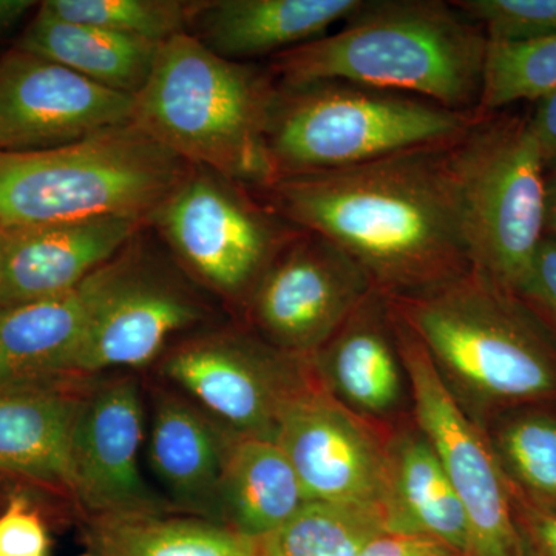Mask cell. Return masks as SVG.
<instances>
[{
    "label": "cell",
    "mask_w": 556,
    "mask_h": 556,
    "mask_svg": "<svg viewBox=\"0 0 556 556\" xmlns=\"http://www.w3.org/2000/svg\"><path fill=\"white\" fill-rule=\"evenodd\" d=\"M387 530L427 536L468 556L470 527L433 448L419 430L388 438Z\"/></svg>",
    "instance_id": "obj_21"
},
{
    "label": "cell",
    "mask_w": 556,
    "mask_h": 556,
    "mask_svg": "<svg viewBox=\"0 0 556 556\" xmlns=\"http://www.w3.org/2000/svg\"><path fill=\"white\" fill-rule=\"evenodd\" d=\"M161 371L233 433L274 439L281 409L313 367L262 338L214 331L172 348Z\"/></svg>",
    "instance_id": "obj_11"
},
{
    "label": "cell",
    "mask_w": 556,
    "mask_h": 556,
    "mask_svg": "<svg viewBox=\"0 0 556 556\" xmlns=\"http://www.w3.org/2000/svg\"><path fill=\"white\" fill-rule=\"evenodd\" d=\"M262 540L228 525L169 514L89 517L84 556H260Z\"/></svg>",
    "instance_id": "obj_25"
},
{
    "label": "cell",
    "mask_w": 556,
    "mask_h": 556,
    "mask_svg": "<svg viewBox=\"0 0 556 556\" xmlns=\"http://www.w3.org/2000/svg\"><path fill=\"white\" fill-rule=\"evenodd\" d=\"M197 2L185 0H46L51 16L163 43L189 31Z\"/></svg>",
    "instance_id": "obj_29"
},
{
    "label": "cell",
    "mask_w": 556,
    "mask_h": 556,
    "mask_svg": "<svg viewBox=\"0 0 556 556\" xmlns=\"http://www.w3.org/2000/svg\"><path fill=\"white\" fill-rule=\"evenodd\" d=\"M174 258L189 276L230 302L249 303L277 255L300 232L247 186L204 167H190L150 214Z\"/></svg>",
    "instance_id": "obj_8"
},
{
    "label": "cell",
    "mask_w": 556,
    "mask_h": 556,
    "mask_svg": "<svg viewBox=\"0 0 556 556\" xmlns=\"http://www.w3.org/2000/svg\"><path fill=\"white\" fill-rule=\"evenodd\" d=\"M486 47L453 2L362 0L339 31L278 54L268 72L281 86L346 80L477 115Z\"/></svg>",
    "instance_id": "obj_2"
},
{
    "label": "cell",
    "mask_w": 556,
    "mask_h": 556,
    "mask_svg": "<svg viewBox=\"0 0 556 556\" xmlns=\"http://www.w3.org/2000/svg\"><path fill=\"white\" fill-rule=\"evenodd\" d=\"M489 438L514 495L556 510V415L538 407L510 409Z\"/></svg>",
    "instance_id": "obj_26"
},
{
    "label": "cell",
    "mask_w": 556,
    "mask_h": 556,
    "mask_svg": "<svg viewBox=\"0 0 556 556\" xmlns=\"http://www.w3.org/2000/svg\"><path fill=\"white\" fill-rule=\"evenodd\" d=\"M546 237L556 241V164L546 172Z\"/></svg>",
    "instance_id": "obj_37"
},
{
    "label": "cell",
    "mask_w": 556,
    "mask_h": 556,
    "mask_svg": "<svg viewBox=\"0 0 556 556\" xmlns=\"http://www.w3.org/2000/svg\"><path fill=\"white\" fill-rule=\"evenodd\" d=\"M144 229L78 287L87 328L75 378L146 367L175 336L207 317L197 292L149 247Z\"/></svg>",
    "instance_id": "obj_9"
},
{
    "label": "cell",
    "mask_w": 556,
    "mask_h": 556,
    "mask_svg": "<svg viewBox=\"0 0 556 556\" xmlns=\"http://www.w3.org/2000/svg\"><path fill=\"white\" fill-rule=\"evenodd\" d=\"M514 500L521 556H556V510Z\"/></svg>",
    "instance_id": "obj_33"
},
{
    "label": "cell",
    "mask_w": 556,
    "mask_h": 556,
    "mask_svg": "<svg viewBox=\"0 0 556 556\" xmlns=\"http://www.w3.org/2000/svg\"><path fill=\"white\" fill-rule=\"evenodd\" d=\"M387 530L376 504L311 501L287 525L263 538L260 556H358Z\"/></svg>",
    "instance_id": "obj_27"
},
{
    "label": "cell",
    "mask_w": 556,
    "mask_h": 556,
    "mask_svg": "<svg viewBox=\"0 0 556 556\" xmlns=\"http://www.w3.org/2000/svg\"><path fill=\"white\" fill-rule=\"evenodd\" d=\"M519 298L556 336V241L544 239Z\"/></svg>",
    "instance_id": "obj_32"
},
{
    "label": "cell",
    "mask_w": 556,
    "mask_h": 556,
    "mask_svg": "<svg viewBox=\"0 0 556 556\" xmlns=\"http://www.w3.org/2000/svg\"><path fill=\"white\" fill-rule=\"evenodd\" d=\"M36 5L31 0H0V39L7 38Z\"/></svg>",
    "instance_id": "obj_36"
},
{
    "label": "cell",
    "mask_w": 556,
    "mask_h": 556,
    "mask_svg": "<svg viewBox=\"0 0 556 556\" xmlns=\"http://www.w3.org/2000/svg\"><path fill=\"white\" fill-rule=\"evenodd\" d=\"M308 503L276 439L237 434L218 493V514L229 527L263 540Z\"/></svg>",
    "instance_id": "obj_22"
},
{
    "label": "cell",
    "mask_w": 556,
    "mask_h": 556,
    "mask_svg": "<svg viewBox=\"0 0 556 556\" xmlns=\"http://www.w3.org/2000/svg\"><path fill=\"white\" fill-rule=\"evenodd\" d=\"M237 433L223 430L195 402L156 390L149 433V464L170 506L214 519L230 447Z\"/></svg>",
    "instance_id": "obj_17"
},
{
    "label": "cell",
    "mask_w": 556,
    "mask_h": 556,
    "mask_svg": "<svg viewBox=\"0 0 556 556\" xmlns=\"http://www.w3.org/2000/svg\"><path fill=\"white\" fill-rule=\"evenodd\" d=\"M309 362L329 393L358 415L369 419L396 408L405 371L386 295L372 289Z\"/></svg>",
    "instance_id": "obj_19"
},
{
    "label": "cell",
    "mask_w": 556,
    "mask_h": 556,
    "mask_svg": "<svg viewBox=\"0 0 556 556\" xmlns=\"http://www.w3.org/2000/svg\"><path fill=\"white\" fill-rule=\"evenodd\" d=\"M144 402L131 376L84 388L72 438L70 496L89 517L170 514L141 471Z\"/></svg>",
    "instance_id": "obj_14"
},
{
    "label": "cell",
    "mask_w": 556,
    "mask_h": 556,
    "mask_svg": "<svg viewBox=\"0 0 556 556\" xmlns=\"http://www.w3.org/2000/svg\"><path fill=\"white\" fill-rule=\"evenodd\" d=\"M372 289L367 274L342 249L300 230L258 281L249 316L263 340L309 361Z\"/></svg>",
    "instance_id": "obj_12"
},
{
    "label": "cell",
    "mask_w": 556,
    "mask_h": 556,
    "mask_svg": "<svg viewBox=\"0 0 556 556\" xmlns=\"http://www.w3.org/2000/svg\"><path fill=\"white\" fill-rule=\"evenodd\" d=\"M277 83L206 49L190 33L161 43L131 124L193 167L262 192L274 182L266 127Z\"/></svg>",
    "instance_id": "obj_4"
},
{
    "label": "cell",
    "mask_w": 556,
    "mask_h": 556,
    "mask_svg": "<svg viewBox=\"0 0 556 556\" xmlns=\"http://www.w3.org/2000/svg\"><path fill=\"white\" fill-rule=\"evenodd\" d=\"M161 43L51 16L38 7L16 49L64 65L110 90L135 97L149 80Z\"/></svg>",
    "instance_id": "obj_24"
},
{
    "label": "cell",
    "mask_w": 556,
    "mask_h": 556,
    "mask_svg": "<svg viewBox=\"0 0 556 556\" xmlns=\"http://www.w3.org/2000/svg\"><path fill=\"white\" fill-rule=\"evenodd\" d=\"M49 530L24 496H13L0 515V556H49Z\"/></svg>",
    "instance_id": "obj_31"
},
{
    "label": "cell",
    "mask_w": 556,
    "mask_h": 556,
    "mask_svg": "<svg viewBox=\"0 0 556 556\" xmlns=\"http://www.w3.org/2000/svg\"><path fill=\"white\" fill-rule=\"evenodd\" d=\"M362 0H203L189 31L206 49L233 62L273 56L324 38Z\"/></svg>",
    "instance_id": "obj_18"
},
{
    "label": "cell",
    "mask_w": 556,
    "mask_h": 556,
    "mask_svg": "<svg viewBox=\"0 0 556 556\" xmlns=\"http://www.w3.org/2000/svg\"><path fill=\"white\" fill-rule=\"evenodd\" d=\"M7 387H16V383H14L9 369H7L5 364H3L2 358H0V388Z\"/></svg>",
    "instance_id": "obj_38"
},
{
    "label": "cell",
    "mask_w": 556,
    "mask_h": 556,
    "mask_svg": "<svg viewBox=\"0 0 556 556\" xmlns=\"http://www.w3.org/2000/svg\"><path fill=\"white\" fill-rule=\"evenodd\" d=\"M134 97L14 47L0 56V150L39 152L131 124Z\"/></svg>",
    "instance_id": "obj_15"
},
{
    "label": "cell",
    "mask_w": 556,
    "mask_h": 556,
    "mask_svg": "<svg viewBox=\"0 0 556 556\" xmlns=\"http://www.w3.org/2000/svg\"><path fill=\"white\" fill-rule=\"evenodd\" d=\"M190 167L135 124L58 149L0 150V225L104 217L148 223Z\"/></svg>",
    "instance_id": "obj_5"
},
{
    "label": "cell",
    "mask_w": 556,
    "mask_h": 556,
    "mask_svg": "<svg viewBox=\"0 0 556 556\" xmlns=\"http://www.w3.org/2000/svg\"><path fill=\"white\" fill-rule=\"evenodd\" d=\"M556 89V36L527 42H490L478 116L519 101H536Z\"/></svg>",
    "instance_id": "obj_28"
},
{
    "label": "cell",
    "mask_w": 556,
    "mask_h": 556,
    "mask_svg": "<svg viewBox=\"0 0 556 556\" xmlns=\"http://www.w3.org/2000/svg\"><path fill=\"white\" fill-rule=\"evenodd\" d=\"M387 300L479 426L482 417L556 402V336L484 270L473 266L439 287Z\"/></svg>",
    "instance_id": "obj_3"
},
{
    "label": "cell",
    "mask_w": 556,
    "mask_h": 556,
    "mask_svg": "<svg viewBox=\"0 0 556 556\" xmlns=\"http://www.w3.org/2000/svg\"><path fill=\"white\" fill-rule=\"evenodd\" d=\"M535 112L529 116L546 172L556 164V89L536 100Z\"/></svg>",
    "instance_id": "obj_35"
},
{
    "label": "cell",
    "mask_w": 556,
    "mask_h": 556,
    "mask_svg": "<svg viewBox=\"0 0 556 556\" xmlns=\"http://www.w3.org/2000/svg\"><path fill=\"white\" fill-rule=\"evenodd\" d=\"M2 230H3L2 225H0V233H2Z\"/></svg>",
    "instance_id": "obj_40"
},
{
    "label": "cell",
    "mask_w": 556,
    "mask_h": 556,
    "mask_svg": "<svg viewBox=\"0 0 556 556\" xmlns=\"http://www.w3.org/2000/svg\"><path fill=\"white\" fill-rule=\"evenodd\" d=\"M141 219L104 217L3 229L0 298L3 308L78 288L135 236Z\"/></svg>",
    "instance_id": "obj_16"
},
{
    "label": "cell",
    "mask_w": 556,
    "mask_h": 556,
    "mask_svg": "<svg viewBox=\"0 0 556 556\" xmlns=\"http://www.w3.org/2000/svg\"><path fill=\"white\" fill-rule=\"evenodd\" d=\"M471 263L519 294L546 239V166L529 116H478L452 144Z\"/></svg>",
    "instance_id": "obj_7"
},
{
    "label": "cell",
    "mask_w": 556,
    "mask_h": 556,
    "mask_svg": "<svg viewBox=\"0 0 556 556\" xmlns=\"http://www.w3.org/2000/svg\"><path fill=\"white\" fill-rule=\"evenodd\" d=\"M453 141L346 169L280 178L262 195L295 228L342 249L380 294L407 298L473 268Z\"/></svg>",
    "instance_id": "obj_1"
},
{
    "label": "cell",
    "mask_w": 556,
    "mask_h": 556,
    "mask_svg": "<svg viewBox=\"0 0 556 556\" xmlns=\"http://www.w3.org/2000/svg\"><path fill=\"white\" fill-rule=\"evenodd\" d=\"M475 118L424 98L346 80L277 84L266 150L277 181L445 144L466 134Z\"/></svg>",
    "instance_id": "obj_6"
},
{
    "label": "cell",
    "mask_w": 556,
    "mask_h": 556,
    "mask_svg": "<svg viewBox=\"0 0 556 556\" xmlns=\"http://www.w3.org/2000/svg\"><path fill=\"white\" fill-rule=\"evenodd\" d=\"M485 31L490 42H527L556 36V0L453 2Z\"/></svg>",
    "instance_id": "obj_30"
},
{
    "label": "cell",
    "mask_w": 556,
    "mask_h": 556,
    "mask_svg": "<svg viewBox=\"0 0 556 556\" xmlns=\"http://www.w3.org/2000/svg\"><path fill=\"white\" fill-rule=\"evenodd\" d=\"M390 311L417 428L466 510L470 527L468 556H521L514 492L489 433L460 407L415 332L391 306Z\"/></svg>",
    "instance_id": "obj_10"
},
{
    "label": "cell",
    "mask_w": 556,
    "mask_h": 556,
    "mask_svg": "<svg viewBox=\"0 0 556 556\" xmlns=\"http://www.w3.org/2000/svg\"><path fill=\"white\" fill-rule=\"evenodd\" d=\"M87 328L79 289L11 306L0 313V358L16 386L76 379Z\"/></svg>",
    "instance_id": "obj_23"
},
{
    "label": "cell",
    "mask_w": 556,
    "mask_h": 556,
    "mask_svg": "<svg viewBox=\"0 0 556 556\" xmlns=\"http://www.w3.org/2000/svg\"><path fill=\"white\" fill-rule=\"evenodd\" d=\"M65 382L0 388V475L70 495L73 428L86 387Z\"/></svg>",
    "instance_id": "obj_20"
},
{
    "label": "cell",
    "mask_w": 556,
    "mask_h": 556,
    "mask_svg": "<svg viewBox=\"0 0 556 556\" xmlns=\"http://www.w3.org/2000/svg\"><path fill=\"white\" fill-rule=\"evenodd\" d=\"M358 556H466L427 536L386 532L369 541Z\"/></svg>",
    "instance_id": "obj_34"
},
{
    "label": "cell",
    "mask_w": 556,
    "mask_h": 556,
    "mask_svg": "<svg viewBox=\"0 0 556 556\" xmlns=\"http://www.w3.org/2000/svg\"><path fill=\"white\" fill-rule=\"evenodd\" d=\"M276 442L311 501L376 504L387 495L388 438L329 393L316 372L278 417Z\"/></svg>",
    "instance_id": "obj_13"
},
{
    "label": "cell",
    "mask_w": 556,
    "mask_h": 556,
    "mask_svg": "<svg viewBox=\"0 0 556 556\" xmlns=\"http://www.w3.org/2000/svg\"><path fill=\"white\" fill-rule=\"evenodd\" d=\"M3 309L5 308H3L2 298H0V313H2Z\"/></svg>",
    "instance_id": "obj_39"
}]
</instances>
